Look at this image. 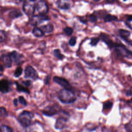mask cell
Returning <instances> with one entry per match:
<instances>
[{
	"instance_id": "5b68a950",
	"label": "cell",
	"mask_w": 132,
	"mask_h": 132,
	"mask_svg": "<svg viewBox=\"0 0 132 132\" xmlns=\"http://www.w3.org/2000/svg\"><path fill=\"white\" fill-rule=\"evenodd\" d=\"M69 118V114L68 112L64 111V116H61L59 117L55 123V127L57 129H61L65 127L66 124L68 121Z\"/></svg>"
},
{
	"instance_id": "ac0fdd59",
	"label": "cell",
	"mask_w": 132,
	"mask_h": 132,
	"mask_svg": "<svg viewBox=\"0 0 132 132\" xmlns=\"http://www.w3.org/2000/svg\"><path fill=\"white\" fill-rule=\"evenodd\" d=\"M57 4L59 8H60V9H68L70 7V6L69 4L66 3L61 2L60 1H57Z\"/></svg>"
},
{
	"instance_id": "d590c367",
	"label": "cell",
	"mask_w": 132,
	"mask_h": 132,
	"mask_svg": "<svg viewBox=\"0 0 132 132\" xmlns=\"http://www.w3.org/2000/svg\"><path fill=\"white\" fill-rule=\"evenodd\" d=\"M127 20L132 21V15H129L128 16H127Z\"/></svg>"
},
{
	"instance_id": "7c38bea8",
	"label": "cell",
	"mask_w": 132,
	"mask_h": 132,
	"mask_svg": "<svg viewBox=\"0 0 132 132\" xmlns=\"http://www.w3.org/2000/svg\"><path fill=\"white\" fill-rule=\"evenodd\" d=\"M9 90V82L6 79H2L0 80V91L2 93H5Z\"/></svg>"
},
{
	"instance_id": "f546056e",
	"label": "cell",
	"mask_w": 132,
	"mask_h": 132,
	"mask_svg": "<svg viewBox=\"0 0 132 132\" xmlns=\"http://www.w3.org/2000/svg\"><path fill=\"white\" fill-rule=\"evenodd\" d=\"M76 43V38L75 37H72L70 38V39L69 40V44L70 46H73L75 45Z\"/></svg>"
},
{
	"instance_id": "1f68e13d",
	"label": "cell",
	"mask_w": 132,
	"mask_h": 132,
	"mask_svg": "<svg viewBox=\"0 0 132 132\" xmlns=\"http://www.w3.org/2000/svg\"><path fill=\"white\" fill-rule=\"evenodd\" d=\"M89 20L92 22H94L97 21V16L94 14H91L89 16Z\"/></svg>"
},
{
	"instance_id": "30bf717a",
	"label": "cell",
	"mask_w": 132,
	"mask_h": 132,
	"mask_svg": "<svg viewBox=\"0 0 132 132\" xmlns=\"http://www.w3.org/2000/svg\"><path fill=\"white\" fill-rule=\"evenodd\" d=\"M101 39L103 40V41H104V42L110 48H114V46L116 45V43L113 42L110 38L106 34H102L101 35Z\"/></svg>"
},
{
	"instance_id": "603a6c76",
	"label": "cell",
	"mask_w": 132,
	"mask_h": 132,
	"mask_svg": "<svg viewBox=\"0 0 132 132\" xmlns=\"http://www.w3.org/2000/svg\"><path fill=\"white\" fill-rule=\"evenodd\" d=\"M21 15V13H20V12L18 11L17 10L12 11V12H11L10 13V14H9L10 17H11V18H12L19 17V16H20Z\"/></svg>"
},
{
	"instance_id": "7a4b0ae2",
	"label": "cell",
	"mask_w": 132,
	"mask_h": 132,
	"mask_svg": "<svg viewBox=\"0 0 132 132\" xmlns=\"http://www.w3.org/2000/svg\"><path fill=\"white\" fill-rule=\"evenodd\" d=\"M33 117L34 114L32 112L28 111H23L20 114L18 120L23 126L26 127L30 125Z\"/></svg>"
},
{
	"instance_id": "9a60e30c",
	"label": "cell",
	"mask_w": 132,
	"mask_h": 132,
	"mask_svg": "<svg viewBox=\"0 0 132 132\" xmlns=\"http://www.w3.org/2000/svg\"><path fill=\"white\" fill-rule=\"evenodd\" d=\"M119 34L121 38H122L124 40L127 41V39L129 37L130 33L129 31L123 29H121L119 31Z\"/></svg>"
},
{
	"instance_id": "4fadbf2b",
	"label": "cell",
	"mask_w": 132,
	"mask_h": 132,
	"mask_svg": "<svg viewBox=\"0 0 132 132\" xmlns=\"http://www.w3.org/2000/svg\"><path fill=\"white\" fill-rule=\"evenodd\" d=\"M10 57L12 60L16 63H19L22 59V55L16 51H13L10 54Z\"/></svg>"
},
{
	"instance_id": "f1b7e54d",
	"label": "cell",
	"mask_w": 132,
	"mask_h": 132,
	"mask_svg": "<svg viewBox=\"0 0 132 132\" xmlns=\"http://www.w3.org/2000/svg\"><path fill=\"white\" fill-rule=\"evenodd\" d=\"M124 127L127 132H132V124L127 123L125 125Z\"/></svg>"
},
{
	"instance_id": "ffe728a7",
	"label": "cell",
	"mask_w": 132,
	"mask_h": 132,
	"mask_svg": "<svg viewBox=\"0 0 132 132\" xmlns=\"http://www.w3.org/2000/svg\"><path fill=\"white\" fill-rule=\"evenodd\" d=\"M54 55L57 58L60 60L63 59L64 57V55L61 53V52L59 49H56L54 51Z\"/></svg>"
},
{
	"instance_id": "60d3db41",
	"label": "cell",
	"mask_w": 132,
	"mask_h": 132,
	"mask_svg": "<svg viewBox=\"0 0 132 132\" xmlns=\"http://www.w3.org/2000/svg\"><path fill=\"white\" fill-rule=\"evenodd\" d=\"M2 75H3L2 74H0V76H2Z\"/></svg>"
},
{
	"instance_id": "6da1fadb",
	"label": "cell",
	"mask_w": 132,
	"mask_h": 132,
	"mask_svg": "<svg viewBox=\"0 0 132 132\" xmlns=\"http://www.w3.org/2000/svg\"><path fill=\"white\" fill-rule=\"evenodd\" d=\"M58 98L59 101L65 104L73 103L76 100V97L72 89H62L58 93Z\"/></svg>"
},
{
	"instance_id": "f35d334b",
	"label": "cell",
	"mask_w": 132,
	"mask_h": 132,
	"mask_svg": "<svg viewBox=\"0 0 132 132\" xmlns=\"http://www.w3.org/2000/svg\"><path fill=\"white\" fill-rule=\"evenodd\" d=\"M100 0H93V1H94V2H98V1H100Z\"/></svg>"
},
{
	"instance_id": "74e56055",
	"label": "cell",
	"mask_w": 132,
	"mask_h": 132,
	"mask_svg": "<svg viewBox=\"0 0 132 132\" xmlns=\"http://www.w3.org/2000/svg\"><path fill=\"white\" fill-rule=\"evenodd\" d=\"M3 71H4V67H3V66L2 65L0 64V71L2 72Z\"/></svg>"
},
{
	"instance_id": "5bb4252c",
	"label": "cell",
	"mask_w": 132,
	"mask_h": 132,
	"mask_svg": "<svg viewBox=\"0 0 132 132\" xmlns=\"http://www.w3.org/2000/svg\"><path fill=\"white\" fill-rule=\"evenodd\" d=\"M40 28L44 32V33H50L53 31L54 27L52 24H47L43 26H42L40 27Z\"/></svg>"
},
{
	"instance_id": "2e32d148",
	"label": "cell",
	"mask_w": 132,
	"mask_h": 132,
	"mask_svg": "<svg viewBox=\"0 0 132 132\" xmlns=\"http://www.w3.org/2000/svg\"><path fill=\"white\" fill-rule=\"evenodd\" d=\"M32 34L36 37H41L44 35V32L38 27H35L33 29Z\"/></svg>"
},
{
	"instance_id": "44dd1931",
	"label": "cell",
	"mask_w": 132,
	"mask_h": 132,
	"mask_svg": "<svg viewBox=\"0 0 132 132\" xmlns=\"http://www.w3.org/2000/svg\"><path fill=\"white\" fill-rule=\"evenodd\" d=\"M113 105V103L111 101H106L103 105V110H110Z\"/></svg>"
},
{
	"instance_id": "8992f818",
	"label": "cell",
	"mask_w": 132,
	"mask_h": 132,
	"mask_svg": "<svg viewBox=\"0 0 132 132\" xmlns=\"http://www.w3.org/2000/svg\"><path fill=\"white\" fill-rule=\"evenodd\" d=\"M60 111V108L58 105H53L51 106H48L46 107L43 110L42 113L43 114L51 117L57 114L59 111Z\"/></svg>"
},
{
	"instance_id": "e0dca14e",
	"label": "cell",
	"mask_w": 132,
	"mask_h": 132,
	"mask_svg": "<svg viewBox=\"0 0 132 132\" xmlns=\"http://www.w3.org/2000/svg\"><path fill=\"white\" fill-rule=\"evenodd\" d=\"M15 83L16 84V89L18 91H19L20 92H24L25 93L29 94V90L27 88L22 86V85H20L18 82H15Z\"/></svg>"
},
{
	"instance_id": "4316f807",
	"label": "cell",
	"mask_w": 132,
	"mask_h": 132,
	"mask_svg": "<svg viewBox=\"0 0 132 132\" xmlns=\"http://www.w3.org/2000/svg\"><path fill=\"white\" fill-rule=\"evenodd\" d=\"M73 29L71 27H67L64 29V31L66 35H68V36H70L72 34L73 32Z\"/></svg>"
},
{
	"instance_id": "7402d4cb",
	"label": "cell",
	"mask_w": 132,
	"mask_h": 132,
	"mask_svg": "<svg viewBox=\"0 0 132 132\" xmlns=\"http://www.w3.org/2000/svg\"><path fill=\"white\" fill-rule=\"evenodd\" d=\"M0 132H13V131L9 126L2 125L0 127Z\"/></svg>"
},
{
	"instance_id": "484cf974",
	"label": "cell",
	"mask_w": 132,
	"mask_h": 132,
	"mask_svg": "<svg viewBox=\"0 0 132 132\" xmlns=\"http://www.w3.org/2000/svg\"><path fill=\"white\" fill-rule=\"evenodd\" d=\"M7 112L4 107H0V117H5L7 116Z\"/></svg>"
},
{
	"instance_id": "9c48e42d",
	"label": "cell",
	"mask_w": 132,
	"mask_h": 132,
	"mask_svg": "<svg viewBox=\"0 0 132 132\" xmlns=\"http://www.w3.org/2000/svg\"><path fill=\"white\" fill-rule=\"evenodd\" d=\"M25 77L26 78H30L33 79H36L38 77L37 72L34 68L28 65L25 70Z\"/></svg>"
},
{
	"instance_id": "52a82bcc",
	"label": "cell",
	"mask_w": 132,
	"mask_h": 132,
	"mask_svg": "<svg viewBox=\"0 0 132 132\" xmlns=\"http://www.w3.org/2000/svg\"><path fill=\"white\" fill-rule=\"evenodd\" d=\"M36 10L40 15H45L48 11V7L44 0L39 1L36 5Z\"/></svg>"
},
{
	"instance_id": "8d00e7d4",
	"label": "cell",
	"mask_w": 132,
	"mask_h": 132,
	"mask_svg": "<svg viewBox=\"0 0 132 132\" xmlns=\"http://www.w3.org/2000/svg\"><path fill=\"white\" fill-rule=\"evenodd\" d=\"M126 95H127V96L130 95L131 94V91H130V90H128V91H127V92L126 93Z\"/></svg>"
},
{
	"instance_id": "8fae6325",
	"label": "cell",
	"mask_w": 132,
	"mask_h": 132,
	"mask_svg": "<svg viewBox=\"0 0 132 132\" xmlns=\"http://www.w3.org/2000/svg\"><path fill=\"white\" fill-rule=\"evenodd\" d=\"M1 60L4 64L5 66L7 68H10L12 65V59L10 55L4 54L1 57Z\"/></svg>"
},
{
	"instance_id": "836d02e7",
	"label": "cell",
	"mask_w": 132,
	"mask_h": 132,
	"mask_svg": "<svg viewBox=\"0 0 132 132\" xmlns=\"http://www.w3.org/2000/svg\"><path fill=\"white\" fill-rule=\"evenodd\" d=\"M22 83L24 86H25L26 87H28L30 85L31 81L30 80H26V81H23Z\"/></svg>"
},
{
	"instance_id": "d4e9b609",
	"label": "cell",
	"mask_w": 132,
	"mask_h": 132,
	"mask_svg": "<svg viewBox=\"0 0 132 132\" xmlns=\"http://www.w3.org/2000/svg\"><path fill=\"white\" fill-rule=\"evenodd\" d=\"M22 73V69L21 67H18L16 68V69L15 70L14 73V75L15 77H19Z\"/></svg>"
},
{
	"instance_id": "ab89813d",
	"label": "cell",
	"mask_w": 132,
	"mask_h": 132,
	"mask_svg": "<svg viewBox=\"0 0 132 132\" xmlns=\"http://www.w3.org/2000/svg\"><path fill=\"white\" fill-rule=\"evenodd\" d=\"M109 1H111V2H114V1H116V0H109Z\"/></svg>"
},
{
	"instance_id": "277c9868",
	"label": "cell",
	"mask_w": 132,
	"mask_h": 132,
	"mask_svg": "<svg viewBox=\"0 0 132 132\" xmlns=\"http://www.w3.org/2000/svg\"><path fill=\"white\" fill-rule=\"evenodd\" d=\"M23 10L26 14L28 15H32L36 10L35 1L25 0L23 5Z\"/></svg>"
},
{
	"instance_id": "d6986e66",
	"label": "cell",
	"mask_w": 132,
	"mask_h": 132,
	"mask_svg": "<svg viewBox=\"0 0 132 132\" xmlns=\"http://www.w3.org/2000/svg\"><path fill=\"white\" fill-rule=\"evenodd\" d=\"M117 20V18L116 16L112 15L111 14H107L104 16V20L106 22H111Z\"/></svg>"
},
{
	"instance_id": "4dcf8cb0",
	"label": "cell",
	"mask_w": 132,
	"mask_h": 132,
	"mask_svg": "<svg viewBox=\"0 0 132 132\" xmlns=\"http://www.w3.org/2000/svg\"><path fill=\"white\" fill-rule=\"evenodd\" d=\"M19 100L20 103L21 104H22V105H26L27 104V103H26V100H25V98H24L23 96H19Z\"/></svg>"
},
{
	"instance_id": "d6a6232c",
	"label": "cell",
	"mask_w": 132,
	"mask_h": 132,
	"mask_svg": "<svg viewBox=\"0 0 132 132\" xmlns=\"http://www.w3.org/2000/svg\"><path fill=\"white\" fill-rule=\"evenodd\" d=\"M50 79H51V76H50V75H48V76H47L45 77V79H44V82H45V84L46 85H48V84H49Z\"/></svg>"
},
{
	"instance_id": "7bdbcfd3",
	"label": "cell",
	"mask_w": 132,
	"mask_h": 132,
	"mask_svg": "<svg viewBox=\"0 0 132 132\" xmlns=\"http://www.w3.org/2000/svg\"><path fill=\"white\" fill-rule=\"evenodd\" d=\"M123 1H126V0H123Z\"/></svg>"
},
{
	"instance_id": "b9f144b4",
	"label": "cell",
	"mask_w": 132,
	"mask_h": 132,
	"mask_svg": "<svg viewBox=\"0 0 132 132\" xmlns=\"http://www.w3.org/2000/svg\"><path fill=\"white\" fill-rule=\"evenodd\" d=\"M31 1H35L36 0H31Z\"/></svg>"
},
{
	"instance_id": "ba28073f",
	"label": "cell",
	"mask_w": 132,
	"mask_h": 132,
	"mask_svg": "<svg viewBox=\"0 0 132 132\" xmlns=\"http://www.w3.org/2000/svg\"><path fill=\"white\" fill-rule=\"evenodd\" d=\"M53 80L64 89H72V87L70 82L64 78L58 76H54L53 78Z\"/></svg>"
},
{
	"instance_id": "e575fe53",
	"label": "cell",
	"mask_w": 132,
	"mask_h": 132,
	"mask_svg": "<svg viewBox=\"0 0 132 132\" xmlns=\"http://www.w3.org/2000/svg\"><path fill=\"white\" fill-rule=\"evenodd\" d=\"M13 104L15 106H16L17 104H18V100L16 98H15L14 100H13Z\"/></svg>"
},
{
	"instance_id": "3957f363",
	"label": "cell",
	"mask_w": 132,
	"mask_h": 132,
	"mask_svg": "<svg viewBox=\"0 0 132 132\" xmlns=\"http://www.w3.org/2000/svg\"><path fill=\"white\" fill-rule=\"evenodd\" d=\"M114 48L118 55L127 58H132V52L126 48L123 45L117 43Z\"/></svg>"
},
{
	"instance_id": "83f0119b",
	"label": "cell",
	"mask_w": 132,
	"mask_h": 132,
	"mask_svg": "<svg viewBox=\"0 0 132 132\" xmlns=\"http://www.w3.org/2000/svg\"><path fill=\"white\" fill-rule=\"evenodd\" d=\"M100 38H93L91 39L90 42V44L92 46H95L99 42Z\"/></svg>"
},
{
	"instance_id": "cb8c5ba5",
	"label": "cell",
	"mask_w": 132,
	"mask_h": 132,
	"mask_svg": "<svg viewBox=\"0 0 132 132\" xmlns=\"http://www.w3.org/2000/svg\"><path fill=\"white\" fill-rule=\"evenodd\" d=\"M6 39V34L4 30H0V42L4 41Z\"/></svg>"
}]
</instances>
